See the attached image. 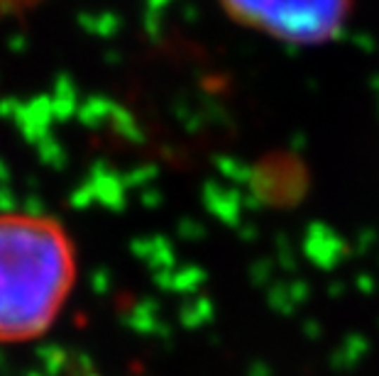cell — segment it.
Masks as SVG:
<instances>
[{"label": "cell", "instance_id": "2", "mask_svg": "<svg viewBox=\"0 0 379 376\" xmlns=\"http://www.w3.org/2000/svg\"><path fill=\"white\" fill-rule=\"evenodd\" d=\"M240 27L286 44H321L335 37L350 0H218Z\"/></svg>", "mask_w": 379, "mask_h": 376}, {"label": "cell", "instance_id": "1", "mask_svg": "<svg viewBox=\"0 0 379 376\" xmlns=\"http://www.w3.org/2000/svg\"><path fill=\"white\" fill-rule=\"evenodd\" d=\"M76 283V247L56 218L0 213V344L42 337L59 320Z\"/></svg>", "mask_w": 379, "mask_h": 376}]
</instances>
